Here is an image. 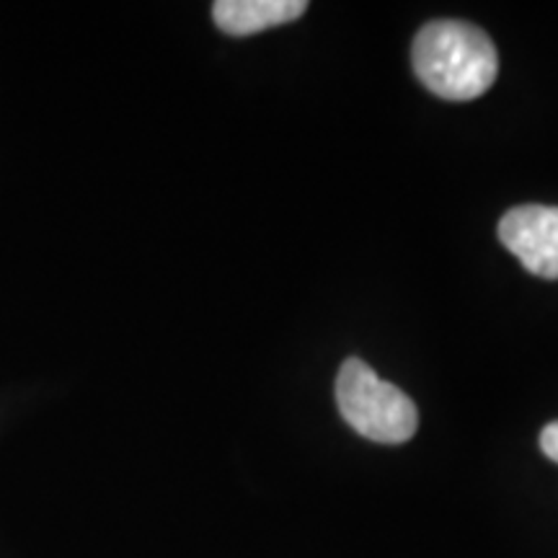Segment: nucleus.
<instances>
[{
    "instance_id": "39448f33",
    "label": "nucleus",
    "mask_w": 558,
    "mask_h": 558,
    "mask_svg": "<svg viewBox=\"0 0 558 558\" xmlns=\"http://www.w3.org/2000/svg\"><path fill=\"white\" fill-rule=\"evenodd\" d=\"M541 450L543 456H548L554 463H558V422L548 424V427L541 432Z\"/></svg>"
},
{
    "instance_id": "20e7f679",
    "label": "nucleus",
    "mask_w": 558,
    "mask_h": 558,
    "mask_svg": "<svg viewBox=\"0 0 558 558\" xmlns=\"http://www.w3.org/2000/svg\"><path fill=\"white\" fill-rule=\"evenodd\" d=\"M305 11V0H218L213 5V19L226 34L248 37L271 26L290 24Z\"/></svg>"
},
{
    "instance_id": "f03ea898",
    "label": "nucleus",
    "mask_w": 558,
    "mask_h": 558,
    "mask_svg": "<svg viewBox=\"0 0 558 558\" xmlns=\"http://www.w3.org/2000/svg\"><path fill=\"white\" fill-rule=\"evenodd\" d=\"M337 403L344 422L357 435L380 445H401L416 435L418 411L393 383L378 378L373 367L352 357L337 375Z\"/></svg>"
},
{
    "instance_id": "7ed1b4c3",
    "label": "nucleus",
    "mask_w": 558,
    "mask_h": 558,
    "mask_svg": "<svg viewBox=\"0 0 558 558\" xmlns=\"http://www.w3.org/2000/svg\"><path fill=\"white\" fill-rule=\"evenodd\" d=\"M499 241L530 275L558 279V207L522 205L499 220Z\"/></svg>"
},
{
    "instance_id": "f257e3e1",
    "label": "nucleus",
    "mask_w": 558,
    "mask_h": 558,
    "mask_svg": "<svg viewBox=\"0 0 558 558\" xmlns=\"http://www.w3.org/2000/svg\"><path fill=\"white\" fill-rule=\"evenodd\" d=\"M416 78L448 101H471L494 86L497 47L486 32L465 21H432L411 47Z\"/></svg>"
}]
</instances>
